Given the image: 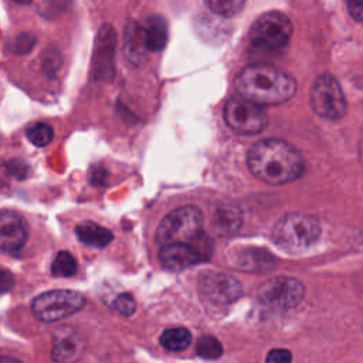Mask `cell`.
<instances>
[{"instance_id": "12", "label": "cell", "mask_w": 363, "mask_h": 363, "mask_svg": "<svg viewBox=\"0 0 363 363\" xmlns=\"http://www.w3.org/2000/svg\"><path fill=\"white\" fill-rule=\"evenodd\" d=\"M27 241V225L21 216L11 210H0V250L16 252Z\"/></svg>"}, {"instance_id": "8", "label": "cell", "mask_w": 363, "mask_h": 363, "mask_svg": "<svg viewBox=\"0 0 363 363\" xmlns=\"http://www.w3.org/2000/svg\"><path fill=\"white\" fill-rule=\"evenodd\" d=\"M224 121L235 132L244 135L261 133L268 125L267 112L259 104L244 96H234L224 106Z\"/></svg>"}, {"instance_id": "22", "label": "cell", "mask_w": 363, "mask_h": 363, "mask_svg": "<svg viewBox=\"0 0 363 363\" xmlns=\"http://www.w3.org/2000/svg\"><path fill=\"white\" fill-rule=\"evenodd\" d=\"M204 3L216 16L233 17L244 9L245 0H204Z\"/></svg>"}, {"instance_id": "3", "label": "cell", "mask_w": 363, "mask_h": 363, "mask_svg": "<svg viewBox=\"0 0 363 363\" xmlns=\"http://www.w3.org/2000/svg\"><path fill=\"white\" fill-rule=\"evenodd\" d=\"M319 237V221L305 213H288L272 228L274 242L288 252H302L313 247Z\"/></svg>"}, {"instance_id": "26", "label": "cell", "mask_w": 363, "mask_h": 363, "mask_svg": "<svg viewBox=\"0 0 363 363\" xmlns=\"http://www.w3.org/2000/svg\"><path fill=\"white\" fill-rule=\"evenodd\" d=\"M292 360V354L286 349H272L267 354V362L272 363H288Z\"/></svg>"}, {"instance_id": "13", "label": "cell", "mask_w": 363, "mask_h": 363, "mask_svg": "<svg viewBox=\"0 0 363 363\" xmlns=\"http://www.w3.org/2000/svg\"><path fill=\"white\" fill-rule=\"evenodd\" d=\"M159 261L169 271H182L187 267L204 261L194 245L187 242L164 244L159 252Z\"/></svg>"}, {"instance_id": "7", "label": "cell", "mask_w": 363, "mask_h": 363, "mask_svg": "<svg viewBox=\"0 0 363 363\" xmlns=\"http://www.w3.org/2000/svg\"><path fill=\"white\" fill-rule=\"evenodd\" d=\"M311 105L320 118L336 121L345 116L346 98L333 75L322 74L315 79L311 88Z\"/></svg>"}, {"instance_id": "21", "label": "cell", "mask_w": 363, "mask_h": 363, "mask_svg": "<svg viewBox=\"0 0 363 363\" xmlns=\"http://www.w3.org/2000/svg\"><path fill=\"white\" fill-rule=\"evenodd\" d=\"M77 271L78 262L74 258V255L68 251H60L51 264V274L58 278L72 277Z\"/></svg>"}, {"instance_id": "17", "label": "cell", "mask_w": 363, "mask_h": 363, "mask_svg": "<svg viewBox=\"0 0 363 363\" xmlns=\"http://www.w3.org/2000/svg\"><path fill=\"white\" fill-rule=\"evenodd\" d=\"M75 234L81 242L91 247H96V248L106 247L113 238V234L108 228L94 221L79 223L75 227Z\"/></svg>"}, {"instance_id": "5", "label": "cell", "mask_w": 363, "mask_h": 363, "mask_svg": "<svg viewBox=\"0 0 363 363\" xmlns=\"http://www.w3.org/2000/svg\"><path fill=\"white\" fill-rule=\"evenodd\" d=\"M85 305L82 294L71 289H54L40 294L31 303L33 315L45 323L61 320L81 311Z\"/></svg>"}, {"instance_id": "16", "label": "cell", "mask_w": 363, "mask_h": 363, "mask_svg": "<svg viewBox=\"0 0 363 363\" xmlns=\"http://www.w3.org/2000/svg\"><path fill=\"white\" fill-rule=\"evenodd\" d=\"M145 45V34H143V26H140L136 21H129L125 30L123 35V52L125 57L133 62L139 64L145 58L146 52Z\"/></svg>"}, {"instance_id": "15", "label": "cell", "mask_w": 363, "mask_h": 363, "mask_svg": "<svg viewBox=\"0 0 363 363\" xmlns=\"http://www.w3.org/2000/svg\"><path fill=\"white\" fill-rule=\"evenodd\" d=\"M143 34H145V45L147 51L159 52L162 51L169 38V26L163 16L153 14L147 17L145 26H143Z\"/></svg>"}, {"instance_id": "9", "label": "cell", "mask_w": 363, "mask_h": 363, "mask_svg": "<svg viewBox=\"0 0 363 363\" xmlns=\"http://www.w3.org/2000/svg\"><path fill=\"white\" fill-rule=\"evenodd\" d=\"M305 288L296 278L274 277L258 291L259 301L272 309H291L303 299Z\"/></svg>"}, {"instance_id": "14", "label": "cell", "mask_w": 363, "mask_h": 363, "mask_svg": "<svg viewBox=\"0 0 363 363\" xmlns=\"http://www.w3.org/2000/svg\"><path fill=\"white\" fill-rule=\"evenodd\" d=\"M85 349L84 337L74 329H60L52 342L51 357L55 362H74L81 357Z\"/></svg>"}, {"instance_id": "25", "label": "cell", "mask_w": 363, "mask_h": 363, "mask_svg": "<svg viewBox=\"0 0 363 363\" xmlns=\"http://www.w3.org/2000/svg\"><path fill=\"white\" fill-rule=\"evenodd\" d=\"M113 308H115L121 315H123V316H130V315H133L135 311H136V301H135V298H133L130 294L125 292V294H121V295H118V296L115 298V301H113Z\"/></svg>"}, {"instance_id": "20", "label": "cell", "mask_w": 363, "mask_h": 363, "mask_svg": "<svg viewBox=\"0 0 363 363\" xmlns=\"http://www.w3.org/2000/svg\"><path fill=\"white\" fill-rule=\"evenodd\" d=\"M160 345L169 352H182L191 342V333L186 328H170L160 335Z\"/></svg>"}, {"instance_id": "10", "label": "cell", "mask_w": 363, "mask_h": 363, "mask_svg": "<svg viewBox=\"0 0 363 363\" xmlns=\"http://www.w3.org/2000/svg\"><path fill=\"white\" fill-rule=\"evenodd\" d=\"M201 294L213 303L228 305L242 294L241 284L231 275L223 272H206L199 279Z\"/></svg>"}, {"instance_id": "1", "label": "cell", "mask_w": 363, "mask_h": 363, "mask_svg": "<svg viewBox=\"0 0 363 363\" xmlns=\"http://www.w3.org/2000/svg\"><path fill=\"white\" fill-rule=\"evenodd\" d=\"M250 172L261 182L279 186L296 180L305 170L299 150L282 139H262L247 155Z\"/></svg>"}, {"instance_id": "27", "label": "cell", "mask_w": 363, "mask_h": 363, "mask_svg": "<svg viewBox=\"0 0 363 363\" xmlns=\"http://www.w3.org/2000/svg\"><path fill=\"white\" fill-rule=\"evenodd\" d=\"M34 43H35L34 37H31L30 34H21V35H18L16 38V48H14V51L16 52H27V51H30L33 48Z\"/></svg>"}, {"instance_id": "4", "label": "cell", "mask_w": 363, "mask_h": 363, "mask_svg": "<svg viewBox=\"0 0 363 363\" xmlns=\"http://www.w3.org/2000/svg\"><path fill=\"white\" fill-rule=\"evenodd\" d=\"M204 216L196 206H183L170 211L156 230V241L162 245L172 242L193 244L203 235Z\"/></svg>"}, {"instance_id": "2", "label": "cell", "mask_w": 363, "mask_h": 363, "mask_svg": "<svg viewBox=\"0 0 363 363\" xmlns=\"http://www.w3.org/2000/svg\"><path fill=\"white\" fill-rule=\"evenodd\" d=\"M238 94L259 105H279L296 92V81L288 72L268 64H251L235 78Z\"/></svg>"}, {"instance_id": "28", "label": "cell", "mask_w": 363, "mask_h": 363, "mask_svg": "<svg viewBox=\"0 0 363 363\" xmlns=\"http://www.w3.org/2000/svg\"><path fill=\"white\" fill-rule=\"evenodd\" d=\"M347 11L356 21H363V0H346Z\"/></svg>"}, {"instance_id": "23", "label": "cell", "mask_w": 363, "mask_h": 363, "mask_svg": "<svg viewBox=\"0 0 363 363\" xmlns=\"http://www.w3.org/2000/svg\"><path fill=\"white\" fill-rule=\"evenodd\" d=\"M54 138V130L50 125L44 122H37L33 123L27 129V139L37 147H44L47 146Z\"/></svg>"}, {"instance_id": "11", "label": "cell", "mask_w": 363, "mask_h": 363, "mask_svg": "<svg viewBox=\"0 0 363 363\" xmlns=\"http://www.w3.org/2000/svg\"><path fill=\"white\" fill-rule=\"evenodd\" d=\"M115 48H116V33L112 26L104 24L98 31L94 58H92V72L98 81L109 79L112 77Z\"/></svg>"}, {"instance_id": "6", "label": "cell", "mask_w": 363, "mask_h": 363, "mask_svg": "<svg viewBox=\"0 0 363 363\" xmlns=\"http://www.w3.org/2000/svg\"><path fill=\"white\" fill-rule=\"evenodd\" d=\"M292 23L281 11L261 14L250 28V43L261 50L284 48L292 35Z\"/></svg>"}, {"instance_id": "24", "label": "cell", "mask_w": 363, "mask_h": 363, "mask_svg": "<svg viewBox=\"0 0 363 363\" xmlns=\"http://www.w3.org/2000/svg\"><path fill=\"white\" fill-rule=\"evenodd\" d=\"M196 353L203 359H218L223 354V346L217 337L204 335L196 343Z\"/></svg>"}, {"instance_id": "30", "label": "cell", "mask_w": 363, "mask_h": 363, "mask_svg": "<svg viewBox=\"0 0 363 363\" xmlns=\"http://www.w3.org/2000/svg\"><path fill=\"white\" fill-rule=\"evenodd\" d=\"M14 3H18V4H28V3H31L33 0H13Z\"/></svg>"}, {"instance_id": "18", "label": "cell", "mask_w": 363, "mask_h": 363, "mask_svg": "<svg viewBox=\"0 0 363 363\" xmlns=\"http://www.w3.org/2000/svg\"><path fill=\"white\" fill-rule=\"evenodd\" d=\"M241 211L235 204H220L213 216V223L218 233L231 234L241 225Z\"/></svg>"}, {"instance_id": "19", "label": "cell", "mask_w": 363, "mask_h": 363, "mask_svg": "<svg viewBox=\"0 0 363 363\" xmlns=\"http://www.w3.org/2000/svg\"><path fill=\"white\" fill-rule=\"evenodd\" d=\"M274 257L264 250H245L237 258V265L245 271H264L274 267Z\"/></svg>"}, {"instance_id": "29", "label": "cell", "mask_w": 363, "mask_h": 363, "mask_svg": "<svg viewBox=\"0 0 363 363\" xmlns=\"http://www.w3.org/2000/svg\"><path fill=\"white\" fill-rule=\"evenodd\" d=\"M14 286V275L4 268H0V295L9 292Z\"/></svg>"}]
</instances>
